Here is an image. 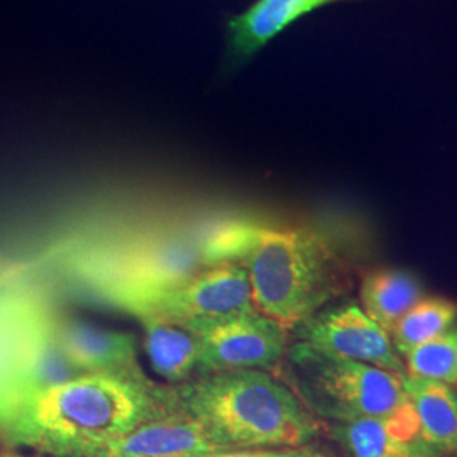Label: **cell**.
<instances>
[{"label": "cell", "mask_w": 457, "mask_h": 457, "mask_svg": "<svg viewBox=\"0 0 457 457\" xmlns=\"http://www.w3.org/2000/svg\"><path fill=\"white\" fill-rule=\"evenodd\" d=\"M211 264L245 266L256 311L287 330L307 322L351 288L349 268L336 247L309 228L230 222L205 245Z\"/></svg>", "instance_id": "6da1fadb"}, {"label": "cell", "mask_w": 457, "mask_h": 457, "mask_svg": "<svg viewBox=\"0 0 457 457\" xmlns=\"http://www.w3.org/2000/svg\"><path fill=\"white\" fill-rule=\"evenodd\" d=\"M168 411L162 388L145 376L82 375L34 393L4 437L56 457H83Z\"/></svg>", "instance_id": "7a4b0ae2"}, {"label": "cell", "mask_w": 457, "mask_h": 457, "mask_svg": "<svg viewBox=\"0 0 457 457\" xmlns=\"http://www.w3.org/2000/svg\"><path fill=\"white\" fill-rule=\"evenodd\" d=\"M162 396L170 411L198 422L222 451L302 447L320 430L302 398L260 370L202 375Z\"/></svg>", "instance_id": "3957f363"}, {"label": "cell", "mask_w": 457, "mask_h": 457, "mask_svg": "<svg viewBox=\"0 0 457 457\" xmlns=\"http://www.w3.org/2000/svg\"><path fill=\"white\" fill-rule=\"evenodd\" d=\"M302 402L334 422L392 420L415 411L402 386V375L366 362L320 353L305 343L288 349Z\"/></svg>", "instance_id": "277c9868"}, {"label": "cell", "mask_w": 457, "mask_h": 457, "mask_svg": "<svg viewBox=\"0 0 457 457\" xmlns=\"http://www.w3.org/2000/svg\"><path fill=\"white\" fill-rule=\"evenodd\" d=\"M58 319L48 300L19 278L0 283V432L34 393L46 386L49 354L56 351Z\"/></svg>", "instance_id": "5b68a950"}, {"label": "cell", "mask_w": 457, "mask_h": 457, "mask_svg": "<svg viewBox=\"0 0 457 457\" xmlns=\"http://www.w3.org/2000/svg\"><path fill=\"white\" fill-rule=\"evenodd\" d=\"M107 298L132 315H151L170 324L256 311L245 266L217 262L163 285L109 287Z\"/></svg>", "instance_id": "8992f818"}, {"label": "cell", "mask_w": 457, "mask_h": 457, "mask_svg": "<svg viewBox=\"0 0 457 457\" xmlns=\"http://www.w3.org/2000/svg\"><path fill=\"white\" fill-rule=\"evenodd\" d=\"M180 327L198 341L202 375L266 368L288 351L287 328L258 311L198 319Z\"/></svg>", "instance_id": "52a82bcc"}, {"label": "cell", "mask_w": 457, "mask_h": 457, "mask_svg": "<svg viewBox=\"0 0 457 457\" xmlns=\"http://www.w3.org/2000/svg\"><path fill=\"white\" fill-rule=\"evenodd\" d=\"M296 328L300 343L320 353L405 373V362L393 347L390 334L354 303L320 311Z\"/></svg>", "instance_id": "ba28073f"}, {"label": "cell", "mask_w": 457, "mask_h": 457, "mask_svg": "<svg viewBox=\"0 0 457 457\" xmlns=\"http://www.w3.org/2000/svg\"><path fill=\"white\" fill-rule=\"evenodd\" d=\"M222 451L202 425L168 411L83 457H205Z\"/></svg>", "instance_id": "9c48e42d"}, {"label": "cell", "mask_w": 457, "mask_h": 457, "mask_svg": "<svg viewBox=\"0 0 457 457\" xmlns=\"http://www.w3.org/2000/svg\"><path fill=\"white\" fill-rule=\"evenodd\" d=\"M54 344L62 360L83 375L143 376L136 364L134 337L128 332L58 320Z\"/></svg>", "instance_id": "30bf717a"}, {"label": "cell", "mask_w": 457, "mask_h": 457, "mask_svg": "<svg viewBox=\"0 0 457 457\" xmlns=\"http://www.w3.org/2000/svg\"><path fill=\"white\" fill-rule=\"evenodd\" d=\"M354 0H256L228 24V66H243L294 22L317 9Z\"/></svg>", "instance_id": "8fae6325"}, {"label": "cell", "mask_w": 457, "mask_h": 457, "mask_svg": "<svg viewBox=\"0 0 457 457\" xmlns=\"http://www.w3.org/2000/svg\"><path fill=\"white\" fill-rule=\"evenodd\" d=\"M351 457H444L420 436L417 415L337 422L332 428Z\"/></svg>", "instance_id": "7c38bea8"}, {"label": "cell", "mask_w": 457, "mask_h": 457, "mask_svg": "<svg viewBox=\"0 0 457 457\" xmlns=\"http://www.w3.org/2000/svg\"><path fill=\"white\" fill-rule=\"evenodd\" d=\"M402 386L417 415L420 436L442 454L457 451V395L453 386L403 373Z\"/></svg>", "instance_id": "4fadbf2b"}, {"label": "cell", "mask_w": 457, "mask_h": 457, "mask_svg": "<svg viewBox=\"0 0 457 457\" xmlns=\"http://www.w3.org/2000/svg\"><path fill=\"white\" fill-rule=\"evenodd\" d=\"M145 327V349L153 370L168 381L183 383L200 370V345L177 324L158 317L137 315Z\"/></svg>", "instance_id": "5bb4252c"}, {"label": "cell", "mask_w": 457, "mask_h": 457, "mask_svg": "<svg viewBox=\"0 0 457 457\" xmlns=\"http://www.w3.org/2000/svg\"><path fill=\"white\" fill-rule=\"evenodd\" d=\"M422 298L420 281L403 270H378L364 278L361 287L362 311L388 334Z\"/></svg>", "instance_id": "9a60e30c"}, {"label": "cell", "mask_w": 457, "mask_h": 457, "mask_svg": "<svg viewBox=\"0 0 457 457\" xmlns=\"http://www.w3.org/2000/svg\"><path fill=\"white\" fill-rule=\"evenodd\" d=\"M457 305L445 298H422L390 332L393 347L400 356L428 343L456 324Z\"/></svg>", "instance_id": "2e32d148"}, {"label": "cell", "mask_w": 457, "mask_h": 457, "mask_svg": "<svg viewBox=\"0 0 457 457\" xmlns=\"http://www.w3.org/2000/svg\"><path fill=\"white\" fill-rule=\"evenodd\" d=\"M405 358V373L424 379L457 385V326L411 349Z\"/></svg>", "instance_id": "e0dca14e"}, {"label": "cell", "mask_w": 457, "mask_h": 457, "mask_svg": "<svg viewBox=\"0 0 457 457\" xmlns=\"http://www.w3.org/2000/svg\"><path fill=\"white\" fill-rule=\"evenodd\" d=\"M205 457H327L322 453L313 449H230V451H219Z\"/></svg>", "instance_id": "ac0fdd59"}, {"label": "cell", "mask_w": 457, "mask_h": 457, "mask_svg": "<svg viewBox=\"0 0 457 457\" xmlns=\"http://www.w3.org/2000/svg\"><path fill=\"white\" fill-rule=\"evenodd\" d=\"M17 273H21V270H17V266L0 262V283L14 279V278H17Z\"/></svg>", "instance_id": "d6986e66"}, {"label": "cell", "mask_w": 457, "mask_h": 457, "mask_svg": "<svg viewBox=\"0 0 457 457\" xmlns=\"http://www.w3.org/2000/svg\"><path fill=\"white\" fill-rule=\"evenodd\" d=\"M4 457H22V456H4Z\"/></svg>", "instance_id": "ffe728a7"}]
</instances>
